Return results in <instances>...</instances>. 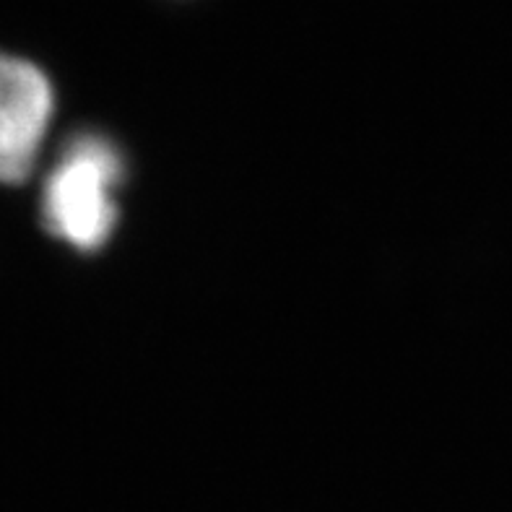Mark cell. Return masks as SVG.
Segmentation results:
<instances>
[{"mask_svg":"<svg viewBox=\"0 0 512 512\" xmlns=\"http://www.w3.org/2000/svg\"><path fill=\"white\" fill-rule=\"evenodd\" d=\"M123 159L107 138L84 133L60 154L42 190V221L76 250H97L117 221Z\"/></svg>","mask_w":512,"mask_h":512,"instance_id":"cell-1","label":"cell"},{"mask_svg":"<svg viewBox=\"0 0 512 512\" xmlns=\"http://www.w3.org/2000/svg\"><path fill=\"white\" fill-rule=\"evenodd\" d=\"M52 110L55 94L45 73L0 52V182L16 185L32 175Z\"/></svg>","mask_w":512,"mask_h":512,"instance_id":"cell-2","label":"cell"}]
</instances>
